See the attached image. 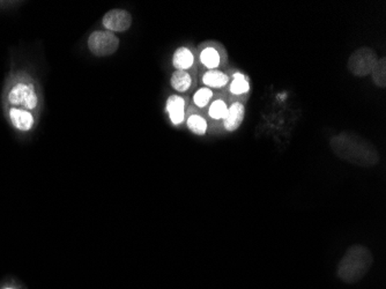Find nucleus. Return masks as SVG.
<instances>
[{
  "mask_svg": "<svg viewBox=\"0 0 386 289\" xmlns=\"http://www.w3.org/2000/svg\"><path fill=\"white\" fill-rule=\"evenodd\" d=\"M371 77L374 84L379 88L386 87V60L383 57L376 63L375 67L372 69Z\"/></svg>",
  "mask_w": 386,
  "mask_h": 289,
  "instance_id": "dca6fc26",
  "label": "nucleus"
},
{
  "mask_svg": "<svg viewBox=\"0 0 386 289\" xmlns=\"http://www.w3.org/2000/svg\"><path fill=\"white\" fill-rule=\"evenodd\" d=\"M227 112H228V105H226V102L223 101L222 98H216L209 103L207 114L212 121H223L226 117Z\"/></svg>",
  "mask_w": 386,
  "mask_h": 289,
  "instance_id": "2eb2a0df",
  "label": "nucleus"
},
{
  "mask_svg": "<svg viewBox=\"0 0 386 289\" xmlns=\"http://www.w3.org/2000/svg\"><path fill=\"white\" fill-rule=\"evenodd\" d=\"M330 147L339 159L358 167H375L380 159L375 146L355 133H339L331 139Z\"/></svg>",
  "mask_w": 386,
  "mask_h": 289,
  "instance_id": "f257e3e1",
  "label": "nucleus"
},
{
  "mask_svg": "<svg viewBox=\"0 0 386 289\" xmlns=\"http://www.w3.org/2000/svg\"><path fill=\"white\" fill-rule=\"evenodd\" d=\"M378 57L370 48H360L351 53L348 60V71L355 77H367L371 73L372 69L378 62Z\"/></svg>",
  "mask_w": 386,
  "mask_h": 289,
  "instance_id": "20e7f679",
  "label": "nucleus"
},
{
  "mask_svg": "<svg viewBox=\"0 0 386 289\" xmlns=\"http://www.w3.org/2000/svg\"><path fill=\"white\" fill-rule=\"evenodd\" d=\"M8 289H11V288H8Z\"/></svg>",
  "mask_w": 386,
  "mask_h": 289,
  "instance_id": "6ab92c4d",
  "label": "nucleus"
},
{
  "mask_svg": "<svg viewBox=\"0 0 386 289\" xmlns=\"http://www.w3.org/2000/svg\"><path fill=\"white\" fill-rule=\"evenodd\" d=\"M173 65L176 71H188L195 65V56L193 50L188 46H181L174 53Z\"/></svg>",
  "mask_w": 386,
  "mask_h": 289,
  "instance_id": "9b49d317",
  "label": "nucleus"
},
{
  "mask_svg": "<svg viewBox=\"0 0 386 289\" xmlns=\"http://www.w3.org/2000/svg\"><path fill=\"white\" fill-rule=\"evenodd\" d=\"M213 94L212 89H209L207 87H202L198 91H195V95H193V105L199 109H205L207 105L212 101Z\"/></svg>",
  "mask_w": 386,
  "mask_h": 289,
  "instance_id": "a211bd4d",
  "label": "nucleus"
},
{
  "mask_svg": "<svg viewBox=\"0 0 386 289\" xmlns=\"http://www.w3.org/2000/svg\"><path fill=\"white\" fill-rule=\"evenodd\" d=\"M171 87L178 93H186L193 85L192 74L188 71H175L170 79Z\"/></svg>",
  "mask_w": 386,
  "mask_h": 289,
  "instance_id": "ddd939ff",
  "label": "nucleus"
},
{
  "mask_svg": "<svg viewBox=\"0 0 386 289\" xmlns=\"http://www.w3.org/2000/svg\"><path fill=\"white\" fill-rule=\"evenodd\" d=\"M186 98L181 95H170L166 102V112H168L171 124L174 126H181L185 122L186 116Z\"/></svg>",
  "mask_w": 386,
  "mask_h": 289,
  "instance_id": "6e6552de",
  "label": "nucleus"
},
{
  "mask_svg": "<svg viewBox=\"0 0 386 289\" xmlns=\"http://www.w3.org/2000/svg\"><path fill=\"white\" fill-rule=\"evenodd\" d=\"M185 122L188 129L195 136H205L209 129V124L205 117L195 109L190 108L188 114L185 116Z\"/></svg>",
  "mask_w": 386,
  "mask_h": 289,
  "instance_id": "f8f14e48",
  "label": "nucleus"
},
{
  "mask_svg": "<svg viewBox=\"0 0 386 289\" xmlns=\"http://www.w3.org/2000/svg\"><path fill=\"white\" fill-rule=\"evenodd\" d=\"M229 78L222 71L209 70L202 74V82L204 86L209 88H222L228 84Z\"/></svg>",
  "mask_w": 386,
  "mask_h": 289,
  "instance_id": "4468645a",
  "label": "nucleus"
},
{
  "mask_svg": "<svg viewBox=\"0 0 386 289\" xmlns=\"http://www.w3.org/2000/svg\"><path fill=\"white\" fill-rule=\"evenodd\" d=\"M102 25L108 32L124 33L132 26V15L125 10L115 8L105 13Z\"/></svg>",
  "mask_w": 386,
  "mask_h": 289,
  "instance_id": "423d86ee",
  "label": "nucleus"
},
{
  "mask_svg": "<svg viewBox=\"0 0 386 289\" xmlns=\"http://www.w3.org/2000/svg\"><path fill=\"white\" fill-rule=\"evenodd\" d=\"M244 115H245V109L244 105L240 102L233 103L228 107L226 117L223 119V126L227 131L233 132L240 128V124L243 123Z\"/></svg>",
  "mask_w": 386,
  "mask_h": 289,
  "instance_id": "9d476101",
  "label": "nucleus"
},
{
  "mask_svg": "<svg viewBox=\"0 0 386 289\" xmlns=\"http://www.w3.org/2000/svg\"><path fill=\"white\" fill-rule=\"evenodd\" d=\"M88 49L93 55L105 57L114 55L119 50V40L114 33L108 30H96L88 37Z\"/></svg>",
  "mask_w": 386,
  "mask_h": 289,
  "instance_id": "39448f33",
  "label": "nucleus"
},
{
  "mask_svg": "<svg viewBox=\"0 0 386 289\" xmlns=\"http://www.w3.org/2000/svg\"><path fill=\"white\" fill-rule=\"evenodd\" d=\"M13 78L5 91V102L10 107L26 109L33 114L39 112L42 98L36 81L26 73L15 74Z\"/></svg>",
  "mask_w": 386,
  "mask_h": 289,
  "instance_id": "f03ea898",
  "label": "nucleus"
},
{
  "mask_svg": "<svg viewBox=\"0 0 386 289\" xmlns=\"http://www.w3.org/2000/svg\"><path fill=\"white\" fill-rule=\"evenodd\" d=\"M198 60L207 71L218 70L222 63V53L213 43H206L199 48Z\"/></svg>",
  "mask_w": 386,
  "mask_h": 289,
  "instance_id": "1a4fd4ad",
  "label": "nucleus"
},
{
  "mask_svg": "<svg viewBox=\"0 0 386 289\" xmlns=\"http://www.w3.org/2000/svg\"><path fill=\"white\" fill-rule=\"evenodd\" d=\"M371 252L363 245L349 247L340 263L337 265V275L344 283H356L360 281L372 265Z\"/></svg>",
  "mask_w": 386,
  "mask_h": 289,
  "instance_id": "7ed1b4c3",
  "label": "nucleus"
},
{
  "mask_svg": "<svg viewBox=\"0 0 386 289\" xmlns=\"http://www.w3.org/2000/svg\"><path fill=\"white\" fill-rule=\"evenodd\" d=\"M229 89L230 93H233L234 95L245 94L250 89V85L243 74L236 73L234 74V79L230 84Z\"/></svg>",
  "mask_w": 386,
  "mask_h": 289,
  "instance_id": "f3484780",
  "label": "nucleus"
},
{
  "mask_svg": "<svg viewBox=\"0 0 386 289\" xmlns=\"http://www.w3.org/2000/svg\"><path fill=\"white\" fill-rule=\"evenodd\" d=\"M8 115L12 126L20 132H29L35 126V114L26 109L8 107Z\"/></svg>",
  "mask_w": 386,
  "mask_h": 289,
  "instance_id": "0eeeda50",
  "label": "nucleus"
}]
</instances>
